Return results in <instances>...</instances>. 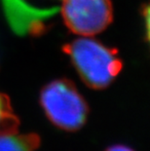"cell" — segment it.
<instances>
[{"instance_id": "obj_1", "label": "cell", "mask_w": 150, "mask_h": 151, "mask_svg": "<svg viewBox=\"0 0 150 151\" xmlns=\"http://www.w3.org/2000/svg\"><path fill=\"white\" fill-rule=\"evenodd\" d=\"M62 51L69 57L82 81L94 90L109 86L123 67L116 50L87 36L65 44Z\"/></svg>"}, {"instance_id": "obj_2", "label": "cell", "mask_w": 150, "mask_h": 151, "mask_svg": "<svg viewBox=\"0 0 150 151\" xmlns=\"http://www.w3.org/2000/svg\"><path fill=\"white\" fill-rule=\"evenodd\" d=\"M40 104L51 123L66 132L80 130L87 121L89 105L68 79H56L42 88Z\"/></svg>"}, {"instance_id": "obj_3", "label": "cell", "mask_w": 150, "mask_h": 151, "mask_svg": "<svg viewBox=\"0 0 150 151\" xmlns=\"http://www.w3.org/2000/svg\"><path fill=\"white\" fill-rule=\"evenodd\" d=\"M63 22L73 33L93 36L103 31L113 20L110 0H60Z\"/></svg>"}, {"instance_id": "obj_4", "label": "cell", "mask_w": 150, "mask_h": 151, "mask_svg": "<svg viewBox=\"0 0 150 151\" xmlns=\"http://www.w3.org/2000/svg\"><path fill=\"white\" fill-rule=\"evenodd\" d=\"M4 3L9 22L17 33L21 34L40 32L44 27L43 20L53 14L48 10H35L22 0H4Z\"/></svg>"}, {"instance_id": "obj_5", "label": "cell", "mask_w": 150, "mask_h": 151, "mask_svg": "<svg viewBox=\"0 0 150 151\" xmlns=\"http://www.w3.org/2000/svg\"><path fill=\"white\" fill-rule=\"evenodd\" d=\"M37 134H0V151H34L40 146Z\"/></svg>"}, {"instance_id": "obj_6", "label": "cell", "mask_w": 150, "mask_h": 151, "mask_svg": "<svg viewBox=\"0 0 150 151\" xmlns=\"http://www.w3.org/2000/svg\"><path fill=\"white\" fill-rule=\"evenodd\" d=\"M20 119L13 109L10 98L0 92V134L18 133Z\"/></svg>"}, {"instance_id": "obj_7", "label": "cell", "mask_w": 150, "mask_h": 151, "mask_svg": "<svg viewBox=\"0 0 150 151\" xmlns=\"http://www.w3.org/2000/svg\"><path fill=\"white\" fill-rule=\"evenodd\" d=\"M105 151H135L130 147L122 145V144H116V145L109 146L108 148L105 149Z\"/></svg>"}]
</instances>
